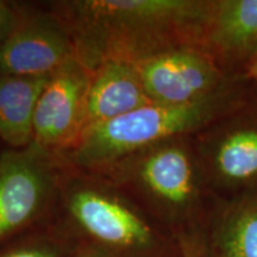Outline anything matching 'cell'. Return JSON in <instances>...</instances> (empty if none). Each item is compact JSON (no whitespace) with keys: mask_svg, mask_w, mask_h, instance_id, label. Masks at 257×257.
Returning a JSON list of instances; mask_svg holds the SVG:
<instances>
[{"mask_svg":"<svg viewBox=\"0 0 257 257\" xmlns=\"http://www.w3.org/2000/svg\"><path fill=\"white\" fill-rule=\"evenodd\" d=\"M207 0L72 3L75 55L93 70L104 61L138 63L174 48L197 47Z\"/></svg>","mask_w":257,"mask_h":257,"instance_id":"1","label":"cell"},{"mask_svg":"<svg viewBox=\"0 0 257 257\" xmlns=\"http://www.w3.org/2000/svg\"><path fill=\"white\" fill-rule=\"evenodd\" d=\"M140 200L173 237L210 227L220 199L208 186L192 137L156 144L100 172Z\"/></svg>","mask_w":257,"mask_h":257,"instance_id":"2","label":"cell"},{"mask_svg":"<svg viewBox=\"0 0 257 257\" xmlns=\"http://www.w3.org/2000/svg\"><path fill=\"white\" fill-rule=\"evenodd\" d=\"M257 91V82L240 79L216 94L181 105L148 104L114 119L92 125L70 154L76 165L96 172L156 144L192 137L229 113Z\"/></svg>","mask_w":257,"mask_h":257,"instance_id":"3","label":"cell"},{"mask_svg":"<svg viewBox=\"0 0 257 257\" xmlns=\"http://www.w3.org/2000/svg\"><path fill=\"white\" fill-rule=\"evenodd\" d=\"M70 211L108 256L179 257L174 237L120 189H79L70 199Z\"/></svg>","mask_w":257,"mask_h":257,"instance_id":"4","label":"cell"},{"mask_svg":"<svg viewBox=\"0 0 257 257\" xmlns=\"http://www.w3.org/2000/svg\"><path fill=\"white\" fill-rule=\"evenodd\" d=\"M192 141L217 198L229 200L257 188V91Z\"/></svg>","mask_w":257,"mask_h":257,"instance_id":"5","label":"cell"},{"mask_svg":"<svg viewBox=\"0 0 257 257\" xmlns=\"http://www.w3.org/2000/svg\"><path fill=\"white\" fill-rule=\"evenodd\" d=\"M136 66L154 104L197 102L240 80L227 76L207 54L194 46L163 51Z\"/></svg>","mask_w":257,"mask_h":257,"instance_id":"6","label":"cell"},{"mask_svg":"<svg viewBox=\"0 0 257 257\" xmlns=\"http://www.w3.org/2000/svg\"><path fill=\"white\" fill-rule=\"evenodd\" d=\"M92 70L73 59L48 80L38 99L32 144L46 152L72 148L86 126V102Z\"/></svg>","mask_w":257,"mask_h":257,"instance_id":"7","label":"cell"},{"mask_svg":"<svg viewBox=\"0 0 257 257\" xmlns=\"http://www.w3.org/2000/svg\"><path fill=\"white\" fill-rule=\"evenodd\" d=\"M197 48L231 79L245 78L257 53V0H207Z\"/></svg>","mask_w":257,"mask_h":257,"instance_id":"8","label":"cell"},{"mask_svg":"<svg viewBox=\"0 0 257 257\" xmlns=\"http://www.w3.org/2000/svg\"><path fill=\"white\" fill-rule=\"evenodd\" d=\"M76 59L66 25L46 16L19 21L0 44V75L48 76Z\"/></svg>","mask_w":257,"mask_h":257,"instance_id":"9","label":"cell"},{"mask_svg":"<svg viewBox=\"0 0 257 257\" xmlns=\"http://www.w3.org/2000/svg\"><path fill=\"white\" fill-rule=\"evenodd\" d=\"M43 150H6L0 155V238L28 223L53 187Z\"/></svg>","mask_w":257,"mask_h":257,"instance_id":"10","label":"cell"},{"mask_svg":"<svg viewBox=\"0 0 257 257\" xmlns=\"http://www.w3.org/2000/svg\"><path fill=\"white\" fill-rule=\"evenodd\" d=\"M148 104L152 101L147 95L136 64L125 61H104L92 70L85 130Z\"/></svg>","mask_w":257,"mask_h":257,"instance_id":"11","label":"cell"},{"mask_svg":"<svg viewBox=\"0 0 257 257\" xmlns=\"http://www.w3.org/2000/svg\"><path fill=\"white\" fill-rule=\"evenodd\" d=\"M48 76L0 75V138L12 148L34 142V118Z\"/></svg>","mask_w":257,"mask_h":257,"instance_id":"12","label":"cell"},{"mask_svg":"<svg viewBox=\"0 0 257 257\" xmlns=\"http://www.w3.org/2000/svg\"><path fill=\"white\" fill-rule=\"evenodd\" d=\"M208 231L219 257H257V188L221 200Z\"/></svg>","mask_w":257,"mask_h":257,"instance_id":"13","label":"cell"},{"mask_svg":"<svg viewBox=\"0 0 257 257\" xmlns=\"http://www.w3.org/2000/svg\"><path fill=\"white\" fill-rule=\"evenodd\" d=\"M175 239L179 257H219L211 239L208 227L180 233Z\"/></svg>","mask_w":257,"mask_h":257,"instance_id":"14","label":"cell"},{"mask_svg":"<svg viewBox=\"0 0 257 257\" xmlns=\"http://www.w3.org/2000/svg\"><path fill=\"white\" fill-rule=\"evenodd\" d=\"M18 23V15L11 6L4 2H0V44L14 32Z\"/></svg>","mask_w":257,"mask_h":257,"instance_id":"15","label":"cell"},{"mask_svg":"<svg viewBox=\"0 0 257 257\" xmlns=\"http://www.w3.org/2000/svg\"><path fill=\"white\" fill-rule=\"evenodd\" d=\"M4 257H56L55 253L43 249H27L9 253Z\"/></svg>","mask_w":257,"mask_h":257,"instance_id":"16","label":"cell"},{"mask_svg":"<svg viewBox=\"0 0 257 257\" xmlns=\"http://www.w3.org/2000/svg\"><path fill=\"white\" fill-rule=\"evenodd\" d=\"M245 78L257 82V53H256L255 57L252 59L251 62H250L248 69H246Z\"/></svg>","mask_w":257,"mask_h":257,"instance_id":"17","label":"cell"},{"mask_svg":"<svg viewBox=\"0 0 257 257\" xmlns=\"http://www.w3.org/2000/svg\"><path fill=\"white\" fill-rule=\"evenodd\" d=\"M85 257H111V256H108L106 252H98V253H92V255H88Z\"/></svg>","mask_w":257,"mask_h":257,"instance_id":"18","label":"cell"}]
</instances>
